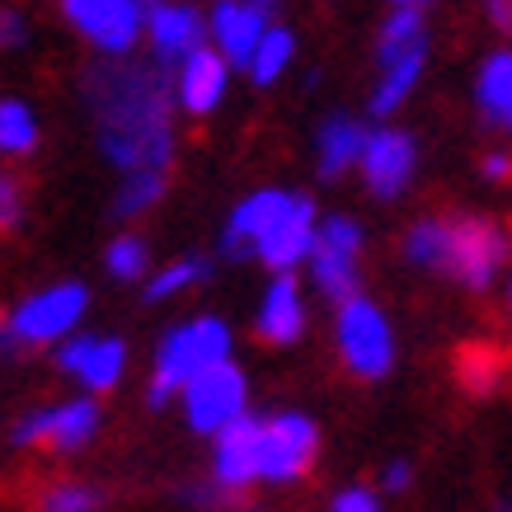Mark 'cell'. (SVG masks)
Masks as SVG:
<instances>
[{"mask_svg": "<svg viewBox=\"0 0 512 512\" xmlns=\"http://www.w3.org/2000/svg\"><path fill=\"white\" fill-rule=\"evenodd\" d=\"M165 184H170V170L123 174V184H118V193H113V217L132 221V217H141V212H151V207L165 198Z\"/></svg>", "mask_w": 512, "mask_h": 512, "instance_id": "23", "label": "cell"}, {"mask_svg": "<svg viewBox=\"0 0 512 512\" xmlns=\"http://www.w3.org/2000/svg\"><path fill=\"white\" fill-rule=\"evenodd\" d=\"M404 259L419 268H433L442 273V259H447V217H423L404 231Z\"/></svg>", "mask_w": 512, "mask_h": 512, "instance_id": "28", "label": "cell"}, {"mask_svg": "<svg viewBox=\"0 0 512 512\" xmlns=\"http://www.w3.org/2000/svg\"><path fill=\"white\" fill-rule=\"evenodd\" d=\"M414 160H419V151H414L409 132L376 127V132H367V146H362L357 165H362V179H367V188L376 198H400L409 188V179H414Z\"/></svg>", "mask_w": 512, "mask_h": 512, "instance_id": "13", "label": "cell"}, {"mask_svg": "<svg viewBox=\"0 0 512 512\" xmlns=\"http://www.w3.org/2000/svg\"><path fill=\"white\" fill-rule=\"evenodd\" d=\"M141 10H146V15H151V10H156V5H165V0H137Z\"/></svg>", "mask_w": 512, "mask_h": 512, "instance_id": "39", "label": "cell"}, {"mask_svg": "<svg viewBox=\"0 0 512 512\" xmlns=\"http://www.w3.org/2000/svg\"><path fill=\"white\" fill-rule=\"evenodd\" d=\"M38 151V118L24 99H0V156Z\"/></svg>", "mask_w": 512, "mask_h": 512, "instance_id": "26", "label": "cell"}, {"mask_svg": "<svg viewBox=\"0 0 512 512\" xmlns=\"http://www.w3.org/2000/svg\"><path fill=\"white\" fill-rule=\"evenodd\" d=\"M508 357L512 348H498V343H466L456 353V381L470 395H498L508 381Z\"/></svg>", "mask_w": 512, "mask_h": 512, "instance_id": "21", "label": "cell"}, {"mask_svg": "<svg viewBox=\"0 0 512 512\" xmlns=\"http://www.w3.org/2000/svg\"><path fill=\"white\" fill-rule=\"evenodd\" d=\"M334 343L343 353V367L362 381H381L395 362V339H390V325L386 315L376 311V301L357 292L348 296L334 315Z\"/></svg>", "mask_w": 512, "mask_h": 512, "instance_id": "5", "label": "cell"}, {"mask_svg": "<svg viewBox=\"0 0 512 512\" xmlns=\"http://www.w3.org/2000/svg\"><path fill=\"white\" fill-rule=\"evenodd\" d=\"M0 353L10 357V353H19L15 348V339H10V329H5V320H0Z\"/></svg>", "mask_w": 512, "mask_h": 512, "instance_id": "38", "label": "cell"}, {"mask_svg": "<svg viewBox=\"0 0 512 512\" xmlns=\"http://www.w3.org/2000/svg\"><path fill=\"white\" fill-rule=\"evenodd\" d=\"M362 146H367V127L353 123L348 113H334L320 123V137H315V160H320V179H339L348 165L362 160Z\"/></svg>", "mask_w": 512, "mask_h": 512, "instance_id": "20", "label": "cell"}, {"mask_svg": "<svg viewBox=\"0 0 512 512\" xmlns=\"http://www.w3.org/2000/svg\"><path fill=\"white\" fill-rule=\"evenodd\" d=\"M480 170H484V179H494V184H512V156H503V151L484 156Z\"/></svg>", "mask_w": 512, "mask_h": 512, "instance_id": "35", "label": "cell"}, {"mask_svg": "<svg viewBox=\"0 0 512 512\" xmlns=\"http://www.w3.org/2000/svg\"><path fill=\"white\" fill-rule=\"evenodd\" d=\"M292 202V193H282V188H259V193H249V198L235 202V212L226 217V231H221V254L226 259H245L254 254L259 245V235L278 221V212Z\"/></svg>", "mask_w": 512, "mask_h": 512, "instance_id": "19", "label": "cell"}, {"mask_svg": "<svg viewBox=\"0 0 512 512\" xmlns=\"http://www.w3.org/2000/svg\"><path fill=\"white\" fill-rule=\"evenodd\" d=\"M254 5H259V10H273V5H278V0H254Z\"/></svg>", "mask_w": 512, "mask_h": 512, "instance_id": "40", "label": "cell"}, {"mask_svg": "<svg viewBox=\"0 0 512 512\" xmlns=\"http://www.w3.org/2000/svg\"><path fill=\"white\" fill-rule=\"evenodd\" d=\"M104 508H109V489H99L90 480L47 484L38 494V512H104Z\"/></svg>", "mask_w": 512, "mask_h": 512, "instance_id": "27", "label": "cell"}, {"mask_svg": "<svg viewBox=\"0 0 512 512\" xmlns=\"http://www.w3.org/2000/svg\"><path fill=\"white\" fill-rule=\"evenodd\" d=\"M315 231H320V221H315V202L306 193H292V202L278 212V221L259 235V245H254V259L273 273H292L301 259H311V245H315Z\"/></svg>", "mask_w": 512, "mask_h": 512, "instance_id": "12", "label": "cell"}, {"mask_svg": "<svg viewBox=\"0 0 512 512\" xmlns=\"http://www.w3.org/2000/svg\"><path fill=\"white\" fill-rule=\"evenodd\" d=\"M146 38H151L156 66L174 71L188 52H198V47L207 43V19H202L193 5H184V0H165V5H156V10L146 15Z\"/></svg>", "mask_w": 512, "mask_h": 512, "instance_id": "14", "label": "cell"}, {"mask_svg": "<svg viewBox=\"0 0 512 512\" xmlns=\"http://www.w3.org/2000/svg\"><path fill=\"white\" fill-rule=\"evenodd\" d=\"M57 367H62L66 376H76L80 386H85V395H109V390H118V381H123L127 372V339H118V334H66L62 343H57Z\"/></svg>", "mask_w": 512, "mask_h": 512, "instance_id": "11", "label": "cell"}, {"mask_svg": "<svg viewBox=\"0 0 512 512\" xmlns=\"http://www.w3.org/2000/svg\"><path fill=\"white\" fill-rule=\"evenodd\" d=\"M419 71H423V47H419V52H409V57H400V62L386 66V76H381V85H376V94H372V113H376V118H386V113L400 109L404 94L414 90Z\"/></svg>", "mask_w": 512, "mask_h": 512, "instance_id": "29", "label": "cell"}, {"mask_svg": "<svg viewBox=\"0 0 512 512\" xmlns=\"http://www.w3.org/2000/svg\"><path fill=\"white\" fill-rule=\"evenodd\" d=\"M329 512H381V498L367 484H353V489H339L329 498Z\"/></svg>", "mask_w": 512, "mask_h": 512, "instance_id": "34", "label": "cell"}, {"mask_svg": "<svg viewBox=\"0 0 512 512\" xmlns=\"http://www.w3.org/2000/svg\"><path fill=\"white\" fill-rule=\"evenodd\" d=\"M212 278V259H202V254H184V259H174V264H165L160 273H151V282H146V306H156V301H170V296L188 292V287H198V282Z\"/></svg>", "mask_w": 512, "mask_h": 512, "instance_id": "24", "label": "cell"}, {"mask_svg": "<svg viewBox=\"0 0 512 512\" xmlns=\"http://www.w3.org/2000/svg\"><path fill=\"white\" fill-rule=\"evenodd\" d=\"M179 404H184V423L193 433L217 437L226 423L245 414L249 381L231 357H226V362H217V367H207V372L193 376L184 386V395H179Z\"/></svg>", "mask_w": 512, "mask_h": 512, "instance_id": "8", "label": "cell"}, {"mask_svg": "<svg viewBox=\"0 0 512 512\" xmlns=\"http://www.w3.org/2000/svg\"><path fill=\"white\" fill-rule=\"evenodd\" d=\"M315 456H320V428L315 419L278 409L259 423V480L264 484H292L311 475Z\"/></svg>", "mask_w": 512, "mask_h": 512, "instance_id": "7", "label": "cell"}, {"mask_svg": "<svg viewBox=\"0 0 512 512\" xmlns=\"http://www.w3.org/2000/svg\"><path fill=\"white\" fill-rule=\"evenodd\" d=\"M259 423L254 414H240V419H231L226 428L217 433V442H212V480L221 484V489H249V484H259Z\"/></svg>", "mask_w": 512, "mask_h": 512, "instance_id": "15", "label": "cell"}, {"mask_svg": "<svg viewBox=\"0 0 512 512\" xmlns=\"http://www.w3.org/2000/svg\"><path fill=\"white\" fill-rule=\"evenodd\" d=\"M226 357H231L226 320H217V315L179 320L174 329H165V339L156 348V367H151V381H146V404L151 409H170L193 376L226 362Z\"/></svg>", "mask_w": 512, "mask_h": 512, "instance_id": "2", "label": "cell"}, {"mask_svg": "<svg viewBox=\"0 0 512 512\" xmlns=\"http://www.w3.org/2000/svg\"><path fill=\"white\" fill-rule=\"evenodd\" d=\"M90 311V287L85 282H52L43 292H29L15 311L5 315V329L15 348H47V343H62L66 334H76L80 320Z\"/></svg>", "mask_w": 512, "mask_h": 512, "instance_id": "3", "label": "cell"}, {"mask_svg": "<svg viewBox=\"0 0 512 512\" xmlns=\"http://www.w3.org/2000/svg\"><path fill=\"white\" fill-rule=\"evenodd\" d=\"M29 43V19L19 5H0V47L5 52H15V47Z\"/></svg>", "mask_w": 512, "mask_h": 512, "instance_id": "33", "label": "cell"}, {"mask_svg": "<svg viewBox=\"0 0 512 512\" xmlns=\"http://www.w3.org/2000/svg\"><path fill=\"white\" fill-rule=\"evenodd\" d=\"M99 156L118 174L170 170L174 160V71L132 57H104L80 80Z\"/></svg>", "mask_w": 512, "mask_h": 512, "instance_id": "1", "label": "cell"}, {"mask_svg": "<svg viewBox=\"0 0 512 512\" xmlns=\"http://www.w3.org/2000/svg\"><path fill=\"white\" fill-rule=\"evenodd\" d=\"M292 33L287 29H268L264 33V43L254 47V57H249V80H254V85H273V80L282 76V71H287V62H292Z\"/></svg>", "mask_w": 512, "mask_h": 512, "instance_id": "31", "label": "cell"}, {"mask_svg": "<svg viewBox=\"0 0 512 512\" xmlns=\"http://www.w3.org/2000/svg\"><path fill=\"white\" fill-rule=\"evenodd\" d=\"M226 80H231V62L221 57L217 47L202 43L198 52H188L184 62L174 66V104L193 118L212 113L226 94Z\"/></svg>", "mask_w": 512, "mask_h": 512, "instance_id": "16", "label": "cell"}, {"mask_svg": "<svg viewBox=\"0 0 512 512\" xmlns=\"http://www.w3.org/2000/svg\"><path fill=\"white\" fill-rule=\"evenodd\" d=\"M419 47H423V15L414 5H404V10H395L386 19V29L376 38V62L390 66V62H400V57H409V52H419Z\"/></svg>", "mask_w": 512, "mask_h": 512, "instance_id": "25", "label": "cell"}, {"mask_svg": "<svg viewBox=\"0 0 512 512\" xmlns=\"http://www.w3.org/2000/svg\"><path fill=\"white\" fill-rule=\"evenodd\" d=\"M489 19H494L498 33H508L512 38V0H489Z\"/></svg>", "mask_w": 512, "mask_h": 512, "instance_id": "37", "label": "cell"}, {"mask_svg": "<svg viewBox=\"0 0 512 512\" xmlns=\"http://www.w3.org/2000/svg\"><path fill=\"white\" fill-rule=\"evenodd\" d=\"M254 334L268 348H287L306 334V301H301V282L292 273H273L259 315H254Z\"/></svg>", "mask_w": 512, "mask_h": 512, "instance_id": "18", "label": "cell"}, {"mask_svg": "<svg viewBox=\"0 0 512 512\" xmlns=\"http://www.w3.org/2000/svg\"><path fill=\"white\" fill-rule=\"evenodd\" d=\"M409 475H414V470H409V461H390V466L381 470V484H386L390 494H400V489H409Z\"/></svg>", "mask_w": 512, "mask_h": 512, "instance_id": "36", "label": "cell"}, {"mask_svg": "<svg viewBox=\"0 0 512 512\" xmlns=\"http://www.w3.org/2000/svg\"><path fill=\"white\" fill-rule=\"evenodd\" d=\"M66 24L90 38L104 57H132V47L146 33V10L137 0H62Z\"/></svg>", "mask_w": 512, "mask_h": 512, "instance_id": "9", "label": "cell"}, {"mask_svg": "<svg viewBox=\"0 0 512 512\" xmlns=\"http://www.w3.org/2000/svg\"><path fill=\"white\" fill-rule=\"evenodd\" d=\"M104 409L99 395H76V400L29 409L10 423V447H52V451H80L99 437Z\"/></svg>", "mask_w": 512, "mask_h": 512, "instance_id": "6", "label": "cell"}, {"mask_svg": "<svg viewBox=\"0 0 512 512\" xmlns=\"http://www.w3.org/2000/svg\"><path fill=\"white\" fill-rule=\"evenodd\" d=\"M480 113L489 127L512 132V52H494L480 66Z\"/></svg>", "mask_w": 512, "mask_h": 512, "instance_id": "22", "label": "cell"}, {"mask_svg": "<svg viewBox=\"0 0 512 512\" xmlns=\"http://www.w3.org/2000/svg\"><path fill=\"white\" fill-rule=\"evenodd\" d=\"M395 5H419V0H395Z\"/></svg>", "mask_w": 512, "mask_h": 512, "instance_id": "41", "label": "cell"}, {"mask_svg": "<svg viewBox=\"0 0 512 512\" xmlns=\"http://www.w3.org/2000/svg\"><path fill=\"white\" fill-rule=\"evenodd\" d=\"M508 306H512V287H508Z\"/></svg>", "mask_w": 512, "mask_h": 512, "instance_id": "42", "label": "cell"}, {"mask_svg": "<svg viewBox=\"0 0 512 512\" xmlns=\"http://www.w3.org/2000/svg\"><path fill=\"white\" fill-rule=\"evenodd\" d=\"M508 512H512V508H508Z\"/></svg>", "mask_w": 512, "mask_h": 512, "instance_id": "43", "label": "cell"}, {"mask_svg": "<svg viewBox=\"0 0 512 512\" xmlns=\"http://www.w3.org/2000/svg\"><path fill=\"white\" fill-rule=\"evenodd\" d=\"M503 259H508V231L494 217H480V212L447 217V259H442L447 278L466 282L470 292H484L498 278Z\"/></svg>", "mask_w": 512, "mask_h": 512, "instance_id": "4", "label": "cell"}, {"mask_svg": "<svg viewBox=\"0 0 512 512\" xmlns=\"http://www.w3.org/2000/svg\"><path fill=\"white\" fill-rule=\"evenodd\" d=\"M104 268H109L113 282H141L146 268H151V245H146L137 231L113 235L109 249H104Z\"/></svg>", "mask_w": 512, "mask_h": 512, "instance_id": "30", "label": "cell"}, {"mask_svg": "<svg viewBox=\"0 0 512 512\" xmlns=\"http://www.w3.org/2000/svg\"><path fill=\"white\" fill-rule=\"evenodd\" d=\"M24 226V188L15 184V174L0 170V235H10Z\"/></svg>", "mask_w": 512, "mask_h": 512, "instance_id": "32", "label": "cell"}, {"mask_svg": "<svg viewBox=\"0 0 512 512\" xmlns=\"http://www.w3.org/2000/svg\"><path fill=\"white\" fill-rule=\"evenodd\" d=\"M357 249H362V226L353 217L320 221L315 245H311V278L334 306L357 296Z\"/></svg>", "mask_w": 512, "mask_h": 512, "instance_id": "10", "label": "cell"}, {"mask_svg": "<svg viewBox=\"0 0 512 512\" xmlns=\"http://www.w3.org/2000/svg\"><path fill=\"white\" fill-rule=\"evenodd\" d=\"M207 33H212V47L231 66H249L254 47L264 43L268 33V10H259L254 0H217V10L207 19Z\"/></svg>", "mask_w": 512, "mask_h": 512, "instance_id": "17", "label": "cell"}]
</instances>
